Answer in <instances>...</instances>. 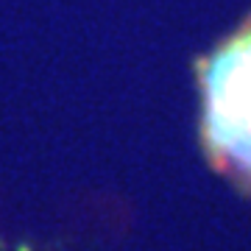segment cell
<instances>
[{
	"mask_svg": "<svg viewBox=\"0 0 251 251\" xmlns=\"http://www.w3.org/2000/svg\"><path fill=\"white\" fill-rule=\"evenodd\" d=\"M201 134L212 162L251 184V20L201 64Z\"/></svg>",
	"mask_w": 251,
	"mask_h": 251,
	"instance_id": "1",
	"label": "cell"
}]
</instances>
